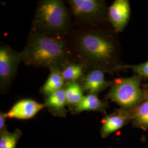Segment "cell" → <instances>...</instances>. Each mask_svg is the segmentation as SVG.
Returning <instances> with one entry per match:
<instances>
[{
	"mask_svg": "<svg viewBox=\"0 0 148 148\" xmlns=\"http://www.w3.org/2000/svg\"><path fill=\"white\" fill-rule=\"evenodd\" d=\"M95 25H86L71 33L69 47L86 68L99 69L112 73L122 65L116 38Z\"/></svg>",
	"mask_w": 148,
	"mask_h": 148,
	"instance_id": "6da1fadb",
	"label": "cell"
},
{
	"mask_svg": "<svg viewBox=\"0 0 148 148\" xmlns=\"http://www.w3.org/2000/svg\"><path fill=\"white\" fill-rule=\"evenodd\" d=\"M22 61L35 68L63 69L71 62L72 53L63 36L30 32L26 46L21 52Z\"/></svg>",
	"mask_w": 148,
	"mask_h": 148,
	"instance_id": "7a4b0ae2",
	"label": "cell"
},
{
	"mask_svg": "<svg viewBox=\"0 0 148 148\" xmlns=\"http://www.w3.org/2000/svg\"><path fill=\"white\" fill-rule=\"evenodd\" d=\"M70 27V16L62 1L43 0L38 3L32 30L64 37Z\"/></svg>",
	"mask_w": 148,
	"mask_h": 148,
	"instance_id": "3957f363",
	"label": "cell"
},
{
	"mask_svg": "<svg viewBox=\"0 0 148 148\" xmlns=\"http://www.w3.org/2000/svg\"><path fill=\"white\" fill-rule=\"evenodd\" d=\"M142 78L132 77L118 78L112 81L107 97L126 110H132L145 98L147 90L141 87Z\"/></svg>",
	"mask_w": 148,
	"mask_h": 148,
	"instance_id": "277c9868",
	"label": "cell"
},
{
	"mask_svg": "<svg viewBox=\"0 0 148 148\" xmlns=\"http://www.w3.org/2000/svg\"><path fill=\"white\" fill-rule=\"evenodd\" d=\"M76 20L83 23L96 25L106 14V2L98 0H70L68 1Z\"/></svg>",
	"mask_w": 148,
	"mask_h": 148,
	"instance_id": "5b68a950",
	"label": "cell"
},
{
	"mask_svg": "<svg viewBox=\"0 0 148 148\" xmlns=\"http://www.w3.org/2000/svg\"><path fill=\"white\" fill-rule=\"evenodd\" d=\"M21 61V52H16L9 46L1 43L0 47V86L1 89H6L11 84Z\"/></svg>",
	"mask_w": 148,
	"mask_h": 148,
	"instance_id": "8992f818",
	"label": "cell"
},
{
	"mask_svg": "<svg viewBox=\"0 0 148 148\" xmlns=\"http://www.w3.org/2000/svg\"><path fill=\"white\" fill-rule=\"evenodd\" d=\"M108 20L115 33L122 32L131 16V7L128 0H115L108 8Z\"/></svg>",
	"mask_w": 148,
	"mask_h": 148,
	"instance_id": "52a82bcc",
	"label": "cell"
},
{
	"mask_svg": "<svg viewBox=\"0 0 148 148\" xmlns=\"http://www.w3.org/2000/svg\"><path fill=\"white\" fill-rule=\"evenodd\" d=\"M105 73L101 69H90L80 80L84 90L96 95L111 86L112 81H108L105 79Z\"/></svg>",
	"mask_w": 148,
	"mask_h": 148,
	"instance_id": "ba28073f",
	"label": "cell"
},
{
	"mask_svg": "<svg viewBox=\"0 0 148 148\" xmlns=\"http://www.w3.org/2000/svg\"><path fill=\"white\" fill-rule=\"evenodd\" d=\"M45 106V104L31 99H25L16 103L5 114L7 117L10 118L29 119L34 116Z\"/></svg>",
	"mask_w": 148,
	"mask_h": 148,
	"instance_id": "9c48e42d",
	"label": "cell"
},
{
	"mask_svg": "<svg viewBox=\"0 0 148 148\" xmlns=\"http://www.w3.org/2000/svg\"><path fill=\"white\" fill-rule=\"evenodd\" d=\"M131 120V110L121 109L108 115L102 121L101 135L105 138L121 128Z\"/></svg>",
	"mask_w": 148,
	"mask_h": 148,
	"instance_id": "30bf717a",
	"label": "cell"
},
{
	"mask_svg": "<svg viewBox=\"0 0 148 148\" xmlns=\"http://www.w3.org/2000/svg\"><path fill=\"white\" fill-rule=\"evenodd\" d=\"M131 120L136 127L148 129V90L145 98L136 107L131 110Z\"/></svg>",
	"mask_w": 148,
	"mask_h": 148,
	"instance_id": "8fae6325",
	"label": "cell"
},
{
	"mask_svg": "<svg viewBox=\"0 0 148 148\" xmlns=\"http://www.w3.org/2000/svg\"><path fill=\"white\" fill-rule=\"evenodd\" d=\"M61 70V69H59L51 70V73L46 82L41 88V93L45 95H50L65 86L66 83L62 76Z\"/></svg>",
	"mask_w": 148,
	"mask_h": 148,
	"instance_id": "7c38bea8",
	"label": "cell"
},
{
	"mask_svg": "<svg viewBox=\"0 0 148 148\" xmlns=\"http://www.w3.org/2000/svg\"><path fill=\"white\" fill-rule=\"evenodd\" d=\"M66 104V97L65 87L48 95L45 106L52 111L64 115L65 113V106Z\"/></svg>",
	"mask_w": 148,
	"mask_h": 148,
	"instance_id": "4fadbf2b",
	"label": "cell"
},
{
	"mask_svg": "<svg viewBox=\"0 0 148 148\" xmlns=\"http://www.w3.org/2000/svg\"><path fill=\"white\" fill-rule=\"evenodd\" d=\"M106 103L102 101L95 94L90 93L84 96L83 99L75 107L76 112L87 110L103 111L106 107Z\"/></svg>",
	"mask_w": 148,
	"mask_h": 148,
	"instance_id": "5bb4252c",
	"label": "cell"
},
{
	"mask_svg": "<svg viewBox=\"0 0 148 148\" xmlns=\"http://www.w3.org/2000/svg\"><path fill=\"white\" fill-rule=\"evenodd\" d=\"M86 67L81 63L70 62L62 69V74L66 83L77 82L84 77Z\"/></svg>",
	"mask_w": 148,
	"mask_h": 148,
	"instance_id": "9a60e30c",
	"label": "cell"
},
{
	"mask_svg": "<svg viewBox=\"0 0 148 148\" xmlns=\"http://www.w3.org/2000/svg\"><path fill=\"white\" fill-rule=\"evenodd\" d=\"M66 104L69 106H77L83 99V88L81 84L77 82H70L66 83L65 86Z\"/></svg>",
	"mask_w": 148,
	"mask_h": 148,
	"instance_id": "2e32d148",
	"label": "cell"
},
{
	"mask_svg": "<svg viewBox=\"0 0 148 148\" xmlns=\"http://www.w3.org/2000/svg\"><path fill=\"white\" fill-rule=\"evenodd\" d=\"M125 69L132 70L136 75L139 76L142 79H148V61L137 65L122 64L118 67V70Z\"/></svg>",
	"mask_w": 148,
	"mask_h": 148,
	"instance_id": "e0dca14e",
	"label": "cell"
},
{
	"mask_svg": "<svg viewBox=\"0 0 148 148\" xmlns=\"http://www.w3.org/2000/svg\"><path fill=\"white\" fill-rule=\"evenodd\" d=\"M19 133L5 132L0 139V148H16Z\"/></svg>",
	"mask_w": 148,
	"mask_h": 148,
	"instance_id": "ac0fdd59",
	"label": "cell"
},
{
	"mask_svg": "<svg viewBox=\"0 0 148 148\" xmlns=\"http://www.w3.org/2000/svg\"><path fill=\"white\" fill-rule=\"evenodd\" d=\"M6 117H7L5 114L2 112L0 113V130L1 131L5 126V120Z\"/></svg>",
	"mask_w": 148,
	"mask_h": 148,
	"instance_id": "d6986e66",
	"label": "cell"
},
{
	"mask_svg": "<svg viewBox=\"0 0 148 148\" xmlns=\"http://www.w3.org/2000/svg\"><path fill=\"white\" fill-rule=\"evenodd\" d=\"M147 86V87H148V85H147V86Z\"/></svg>",
	"mask_w": 148,
	"mask_h": 148,
	"instance_id": "ffe728a7",
	"label": "cell"
}]
</instances>
